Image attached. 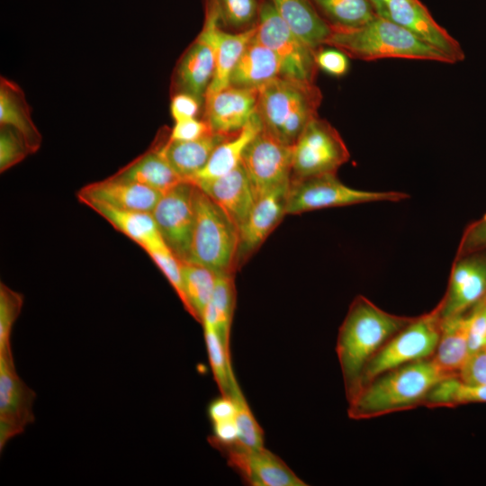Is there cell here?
Returning a JSON list of instances; mask_svg holds the SVG:
<instances>
[{
    "instance_id": "obj_26",
    "label": "cell",
    "mask_w": 486,
    "mask_h": 486,
    "mask_svg": "<svg viewBox=\"0 0 486 486\" xmlns=\"http://www.w3.org/2000/svg\"><path fill=\"white\" fill-rule=\"evenodd\" d=\"M470 312L442 318L441 333L434 360L449 375H458L469 356Z\"/></svg>"
},
{
    "instance_id": "obj_9",
    "label": "cell",
    "mask_w": 486,
    "mask_h": 486,
    "mask_svg": "<svg viewBox=\"0 0 486 486\" xmlns=\"http://www.w3.org/2000/svg\"><path fill=\"white\" fill-rule=\"evenodd\" d=\"M256 28V37L279 59L281 76L315 83V52L292 32L269 0L262 3Z\"/></svg>"
},
{
    "instance_id": "obj_28",
    "label": "cell",
    "mask_w": 486,
    "mask_h": 486,
    "mask_svg": "<svg viewBox=\"0 0 486 486\" xmlns=\"http://www.w3.org/2000/svg\"><path fill=\"white\" fill-rule=\"evenodd\" d=\"M0 125L16 130L32 153L40 147L41 136L32 122L22 90L3 76L0 81Z\"/></svg>"
},
{
    "instance_id": "obj_15",
    "label": "cell",
    "mask_w": 486,
    "mask_h": 486,
    "mask_svg": "<svg viewBox=\"0 0 486 486\" xmlns=\"http://www.w3.org/2000/svg\"><path fill=\"white\" fill-rule=\"evenodd\" d=\"M486 297V249L454 258L447 290L440 300L443 319L470 310Z\"/></svg>"
},
{
    "instance_id": "obj_5",
    "label": "cell",
    "mask_w": 486,
    "mask_h": 486,
    "mask_svg": "<svg viewBox=\"0 0 486 486\" xmlns=\"http://www.w3.org/2000/svg\"><path fill=\"white\" fill-rule=\"evenodd\" d=\"M194 212V226L186 262L203 266L216 274H235L238 229L196 185Z\"/></svg>"
},
{
    "instance_id": "obj_17",
    "label": "cell",
    "mask_w": 486,
    "mask_h": 486,
    "mask_svg": "<svg viewBox=\"0 0 486 486\" xmlns=\"http://www.w3.org/2000/svg\"><path fill=\"white\" fill-rule=\"evenodd\" d=\"M258 89L229 86L204 97V121L213 133L230 137L256 114Z\"/></svg>"
},
{
    "instance_id": "obj_30",
    "label": "cell",
    "mask_w": 486,
    "mask_h": 486,
    "mask_svg": "<svg viewBox=\"0 0 486 486\" xmlns=\"http://www.w3.org/2000/svg\"><path fill=\"white\" fill-rule=\"evenodd\" d=\"M236 305L234 274H217L212 299L207 305L202 322L211 324L230 355V327Z\"/></svg>"
},
{
    "instance_id": "obj_3",
    "label": "cell",
    "mask_w": 486,
    "mask_h": 486,
    "mask_svg": "<svg viewBox=\"0 0 486 486\" xmlns=\"http://www.w3.org/2000/svg\"><path fill=\"white\" fill-rule=\"evenodd\" d=\"M325 46L338 49L348 58L364 61L407 58L452 64L446 55L404 27L378 15L360 27L331 26Z\"/></svg>"
},
{
    "instance_id": "obj_23",
    "label": "cell",
    "mask_w": 486,
    "mask_h": 486,
    "mask_svg": "<svg viewBox=\"0 0 486 486\" xmlns=\"http://www.w3.org/2000/svg\"><path fill=\"white\" fill-rule=\"evenodd\" d=\"M278 76H281L279 59L255 34L232 71L230 86L259 89Z\"/></svg>"
},
{
    "instance_id": "obj_7",
    "label": "cell",
    "mask_w": 486,
    "mask_h": 486,
    "mask_svg": "<svg viewBox=\"0 0 486 486\" xmlns=\"http://www.w3.org/2000/svg\"><path fill=\"white\" fill-rule=\"evenodd\" d=\"M410 195L397 191H364L343 184L337 174L291 178L287 192L286 214L377 202H400Z\"/></svg>"
},
{
    "instance_id": "obj_29",
    "label": "cell",
    "mask_w": 486,
    "mask_h": 486,
    "mask_svg": "<svg viewBox=\"0 0 486 486\" xmlns=\"http://www.w3.org/2000/svg\"><path fill=\"white\" fill-rule=\"evenodd\" d=\"M256 26L238 32H228L218 23L213 32L215 72L205 96L230 86L233 69L244 50L256 34ZM204 96V97H205Z\"/></svg>"
},
{
    "instance_id": "obj_19",
    "label": "cell",
    "mask_w": 486,
    "mask_h": 486,
    "mask_svg": "<svg viewBox=\"0 0 486 486\" xmlns=\"http://www.w3.org/2000/svg\"><path fill=\"white\" fill-rule=\"evenodd\" d=\"M161 195L150 187L114 176L87 184L77 193L84 204L99 202L116 209L148 212H152Z\"/></svg>"
},
{
    "instance_id": "obj_47",
    "label": "cell",
    "mask_w": 486,
    "mask_h": 486,
    "mask_svg": "<svg viewBox=\"0 0 486 486\" xmlns=\"http://www.w3.org/2000/svg\"><path fill=\"white\" fill-rule=\"evenodd\" d=\"M378 16H384L386 0H371Z\"/></svg>"
},
{
    "instance_id": "obj_14",
    "label": "cell",
    "mask_w": 486,
    "mask_h": 486,
    "mask_svg": "<svg viewBox=\"0 0 486 486\" xmlns=\"http://www.w3.org/2000/svg\"><path fill=\"white\" fill-rule=\"evenodd\" d=\"M220 452L227 463L251 486H306L307 483L276 454L265 446L247 448L237 443Z\"/></svg>"
},
{
    "instance_id": "obj_31",
    "label": "cell",
    "mask_w": 486,
    "mask_h": 486,
    "mask_svg": "<svg viewBox=\"0 0 486 486\" xmlns=\"http://www.w3.org/2000/svg\"><path fill=\"white\" fill-rule=\"evenodd\" d=\"M184 309L202 324L204 310L215 287L217 274L212 270L191 262L181 264Z\"/></svg>"
},
{
    "instance_id": "obj_43",
    "label": "cell",
    "mask_w": 486,
    "mask_h": 486,
    "mask_svg": "<svg viewBox=\"0 0 486 486\" xmlns=\"http://www.w3.org/2000/svg\"><path fill=\"white\" fill-rule=\"evenodd\" d=\"M212 132L204 120L196 118L184 119L175 122L168 137L172 141H188L197 140Z\"/></svg>"
},
{
    "instance_id": "obj_40",
    "label": "cell",
    "mask_w": 486,
    "mask_h": 486,
    "mask_svg": "<svg viewBox=\"0 0 486 486\" xmlns=\"http://www.w3.org/2000/svg\"><path fill=\"white\" fill-rule=\"evenodd\" d=\"M468 346L470 355L486 346V299L470 310Z\"/></svg>"
},
{
    "instance_id": "obj_11",
    "label": "cell",
    "mask_w": 486,
    "mask_h": 486,
    "mask_svg": "<svg viewBox=\"0 0 486 486\" xmlns=\"http://www.w3.org/2000/svg\"><path fill=\"white\" fill-rule=\"evenodd\" d=\"M218 23L215 8L207 2L203 27L176 64L172 79L173 94L186 93L204 101L215 72L213 32Z\"/></svg>"
},
{
    "instance_id": "obj_33",
    "label": "cell",
    "mask_w": 486,
    "mask_h": 486,
    "mask_svg": "<svg viewBox=\"0 0 486 486\" xmlns=\"http://www.w3.org/2000/svg\"><path fill=\"white\" fill-rule=\"evenodd\" d=\"M470 403H486V383L470 384L458 376H450L431 389L423 406L454 408Z\"/></svg>"
},
{
    "instance_id": "obj_27",
    "label": "cell",
    "mask_w": 486,
    "mask_h": 486,
    "mask_svg": "<svg viewBox=\"0 0 486 486\" xmlns=\"http://www.w3.org/2000/svg\"><path fill=\"white\" fill-rule=\"evenodd\" d=\"M261 130L262 123L256 113L241 130L215 148L204 167L189 182L216 178L234 170L241 164L245 149Z\"/></svg>"
},
{
    "instance_id": "obj_38",
    "label": "cell",
    "mask_w": 486,
    "mask_h": 486,
    "mask_svg": "<svg viewBox=\"0 0 486 486\" xmlns=\"http://www.w3.org/2000/svg\"><path fill=\"white\" fill-rule=\"evenodd\" d=\"M32 154L23 137L9 126H1L0 131V171H6Z\"/></svg>"
},
{
    "instance_id": "obj_10",
    "label": "cell",
    "mask_w": 486,
    "mask_h": 486,
    "mask_svg": "<svg viewBox=\"0 0 486 486\" xmlns=\"http://www.w3.org/2000/svg\"><path fill=\"white\" fill-rule=\"evenodd\" d=\"M241 165L256 200L269 191L290 184L292 147L262 128L245 149Z\"/></svg>"
},
{
    "instance_id": "obj_41",
    "label": "cell",
    "mask_w": 486,
    "mask_h": 486,
    "mask_svg": "<svg viewBox=\"0 0 486 486\" xmlns=\"http://www.w3.org/2000/svg\"><path fill=\"white\" fill-rule=\"evenodd\" d=\"M486 249V213L470 223L459 242L455 257Z\"/></svg>"
},
{
    "instance_id": "obj_39",
    "label": "cell",
    "mask_w": 486,
    "mask_h": 486,
    "mask_svg": "<svg viewBox=\"0 0 486 486\" xmlns=\"http://www.w3.org/2000/svg\"><path fill=\"white\" fill-rule=\"evenodd\" d=\"M146 252L165 274L181 300L183 305H184L185 299L183 289V278L181 271L182 261L171 251L167 246L149 249Z\"/></svg>"
},
{
    "instance_id": "obj_21",
    "label": "cell",
    "mask_w": 486,
    "mask_h": 486,
    "mask_svg": "<svg viewBox=\"0 0 486 486\" xmlns=\"http://www.w3.org/2000/svg\"><path fill=\"white\" fill-rule=\"evenodd\" d=\"M277 14L314 52L325 46L331 26L310 0H269Z\"/></svg>"
},
{
    "instance_id": "obj_13",
    "label": "cell",
    "mask_w": 486,
    "mask_h": 486,
    "mask_svg": "<svg viewBox=\"0 0 486 486\" xmlns=\"http://www.w3.org/2000/svg\"><path fill=\"white\" fill-rule=\"evenodd\" d=\"M34 392L18 376L12 349L0 351V448L34 420Z\"/></svg>"
},
{
    "instance_id": "obj_35",
    "label": "cell",
    "mask_w": 486,
    "mask_h": 486,
    "mask_svg": "<svg viewBox=\"0 0 486 486\" xmlns=\"http://www.w3.org/2000/svg\"><path fill=\"white\" fill-rule=\"evenodd\" d=\"M218 15L220 26L238 32L256 26L263 1L207 0Z\"/></svg>"
},
{
    "instance_id": "obj_20",
    "label": "cell",
    "mask_w": 486,
    "mask_h": 486,
    "mask_svg": "<svg viewBox=\"0 0 486 486\" xmlns=\"http://www.w3.org/2000/svg\"><path fill=\"white\" fill-rule=\"evenodd\" d=\"M193 184L205 193L239 230L256 202L250 182L241 164L224 176L194 181Z\"/></svg>"
},
{
    "instance_id": "obj_37",
    "label": "cell",
    "mask_w": 486,
    "mask_h": 486,
    "mask_svg": "<svg viewBox=\"0 0 486 486\" xmlns=\"http://www.w3.org/2000/svg\"><path fill=\"white\" fill-rule=\"evenodd\" d=\"M23 303L22 295L0 284V350L11 347V333Z\"/></svg>"
},
{
    "instance_id": "obj_24",
    "label": "cell",
    "mask_w": 486,
    "mask_h": 486,
    "mask_svg": "<svg viewBox=\"0 0 486 486\" xmlns=\"http://www.w3.org/2000/svg\"><path fill=\"white\" fill-rule=\"evenodd\" d=\"M113 176L146 185L161 194L184 181L169 164L159 144H156Z\"/></svg>"
},
{
    "instance_id": "obj_42",
    "label": "cell",
    "mask_w": 486,
    "mask_h": 486,
    "mask_svg": "<svg viewBox=\"0 0 486 486\" xmlns=\"http://www.w3.org/2000/svg\"><path fill=\"white\" fill-rule=\"evenodd\" d=\"M323 47L315 52V61L318 68L334 76H344L349 68L348 57L333 47L328 49Z\"/></svg>"
},
{
    "instance_id": "obj_1",
    "label": "cell",
    "mask_w": 486,
    "mask_h": 486,
    "mask_svg": "<svg viewBox=\"0 0 486 486\" xmlns=\"http://www.w3.org/2000/svg\"><path fill=\"white\" fill-rule=\"evenodd\" d=\"M414 318L389 313L363 295L353 300L336 345L347 400L355 393L370 360Z\"/></svg>"
},
{
    "instance_id": "obj_18",
    "label": "cell",
    "mask_w": 486,
    "mask_h": 486,
    "mask_svg": "<svg viewBox=\"0 0 486 486\" xmlns=\"http://www.w3.org/2000/svg\"><path fill=\"white\" fill-rule=\"evenodd\" d=\"M289 185L269 191L256 200L248 219L238 230L237 269L258 250L286 215Z\"/></svg>"
},
{
    "instance_id": "obj_36",
    "label": "cell",
    "mask_w": 486,
    "mask_h": 486,
    "mask_svg": "<svg viewBox=\"0 0 486 486\" xmlns=\"http://www.w3.org/2000/svg\"><path fill=\"white\" fill-rule=\"evenodd\" d=\"M230 396L237 406L235 416L238 428L237 444L247 448L264 447V431L254 417L239 386L231 391Z\"/></svg>"
},
{
    "instance_id": "obj_32",
    "label": "cell",
    "mask_w": 486,
    "mask_h": 486,
    "mask_svg": "<svg viewBox=\"0 0 486 486\" xmlns=\"http://www.w3.org/2000/svg\"><path fill=\"white\" fill-rule=\"evenodd\" d=\"M310 1L320 15L332 27H360L377 16L371 0Z\"/></svg>"
},
{
    "instance_id": "obj_25",
    "label": "cell",
    "mask_w": 486,
    "mask_h": 486,
    "mask_svg": "<svg viewBox=\"0 0 486 486\" xmlns=\"http://www.w3.org/2000/svg\"><path fill=\"white\" fill-rule=\"evenodd\" d=\"M228 138L210 132L188 141L167 139L159 146L172 167L184 180L190 181L204 167L215 148Z\"/></svg>"
},
{
    "instance_id": "obj_16",
    "label": "cell",
    "mask_w": 486,
    "mask_h": 486,
    "mask_svg": "<svg viewBox=\"0 0 486 486\" xmlns=\"http://www.w3.org/2000/svg\"><path fill=\"white\" fill-rule=\"evenodd\" d=\"M383 17L404 27L442 52L452 64L465 58L460 43L435 21L420 0H386Z\"/></svg>"
},
{
    "instance_id": "obj_6",
    "label": "cell",
    "mask_w": 486,
    "mask_h": 486,
    "mask_svg": "<svg viewBox=\"0 0 486 486\" xmlns=\"http://www.w3.org/2000/svg\"><path fill=\"white\" fill-rule=\"evenodd\" d=\"M441 307L439 302L432 310L415 317L397 332L367 364L355 393L362 385L386 371L432 358L441 333Z\"/></svg>"
},
{
    "instance_id": "obj_2",
    "label": "cell",
    "mask_w": 486,
    "mask_h": 486,
    "mask_svg": "<svg viewBox=\"0 0 486 486\" xmlns=\"http://www.w3.org/2000/svg\"><path fill=\"white\" fill-rule=\"evenodd\" d=\"M450 376L433 357L391 369L362 385L347 400L348 417L369 419L423 406L431 389Z\"/></svg>"
},
{
    "instance_id": "obj_12",
    "label": "cell",
    "mask_w": 486,
    "mask_h": 486,
    "mask_svg": "<svg viewBox=\"0 0 486 486\" xmlns=\"http://www.w3.org/2000/svg\"><path fill=\"white\" fill-rule=\"evenodd\" d=\"M194 189L189 181H183L162 194L152 215L163 239L183 262L189 256L194 226Z\"/></svg>"
},
{
    "instance_id": "obj_46",
    "label": "cell",
    "mask_w": 486,
    "mask_h": 486,
    "mask_svg": "<svg viewBox=\"0 0 486 486\" xmlns=\"http://www.w3.org/2000/svg\"><path fill=\"white\" fill-rule=\"evenodd\" d=\"M237 406L230 395H220L208 406V416L212 422L234 418Z\"/></svg>"
},
{
    "instance_id": "obj_4",
    "label": "cell",
    "mask_w": 486,
    "mask_h": 486,
    "mask_svg": "<svg viewBox=\"0 0 486 486\" xmlns=\"http://www.w3.org/2000/svg\"><path fill=\"white\" fill-rule=\"evenodd\" d=\"M321 100L322 94L315 83L278 76L258 89L256 113L266 131L292 147L318 116Z\"/></svg>"
},
{
    "instance_id": "obj_22",
    "label": "cell",
    "mask_w": 486,
    "mask_h": 486,
    "mask_svg": "<svg viewBox=\"0 0 486 486\" xmlns=\"http://www.w3.org/2000/svg\"><path fill=\"white\" fill-rule=\"evenodd\" d=\"M86 205L145 251L167 246L151 212L116 209L99 202Z\"/></svg>"
},
{
    "instance_id": "obj_45",
    "label": "cell",
    "mask_w": 486,
    "mask_h": 486,
    "mask_svg": "<svg viewBox=\"0 0 486 486\" xmlns=\"http://www.w3.org/2000/svg\"><path fill=\"white\" fill-rule=\"evenodd\" d=\"M202 103L195 96L186 93L173 94L170 102L171 115L175 122L195 118L200 111Z\"/></svg>"
},
{
    "instance_id": "obj_8",
    "label": "cell",
    "mask_w": 486,
    "mask_h": 486,
    "mask_svg": "<svg viewBox=\"0 0 486 486\" xmlns=\"http://www.w3.org/2000/svg\"><path fill=\"white\" fill-rule=\"evenodd\" d=\"M349 158L338 131L328 121L316 116L292 146V178L337 174Z\"/></svg>"
},
{
    "instance_id": "obj_34",
    "label": "cell",
    "mask_w": 486,
    "mask_h": 486,
    "mask_svg": "<svg viewBox=\"0 0 486 486\" xmlns=\"http://www.w3.org/2000/svg\"><path fill=\"white\" fill-rule=\"evenodd\" d=\"M202 326L214 380L220 394L230 395L231 391L238 385L232 369L231 356L227 352L215 328L207 322H203Z\"/></svg>"
},
{
    "instance_id": "obj_44",
    "label": "cell",
    "mask_w": 486,
    "mask_h": 486,
    "mask_svg": "<svg viewBox=\"0 0 486 486\" xmlns=\"http://www.w3.org/2000/svg\"><path fill=\"white\" fill-rule=\"evenodd\" d=\"M457 376L466 383H486V346L469 356Z\"/></svg>"
}]
</instances>
